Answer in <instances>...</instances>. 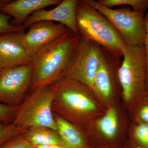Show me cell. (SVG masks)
<instances>
[{
	"mask_svg": "<svg viewBox=\"0 0 148 148\" xmlns=\"http://www.w3.org/2000/svg\"><path fill=\"white\" fill-rule=\"evenodd\" d=\"M25 30L0 35V68L9 69L31 64L33 58L22 43Z\"/></svg>",
	"mask_w": 148,
	"mask_h": 148,
	"instance_id": "cell-12",
	"label": "cell"
},
{
	"mask_svg": "<svg viewBox=\"0 0 148 148\" xmlns=\"http://www.w3.org/2000/svg\"><path fill=\"white\" fill-rule=\"evenodd\" d=\"M127 139L138 148H148V123L131 122Z\"/></svg>",
	"mask_w": 148,
	"mask_h": 148,
	"instance_id": "cell-17",
	"label": "cell"
},
{
	"mask_svg": "<svg viewBox=\"0 0 148 148\" xmlns=\"http://www.w3.org/2000/svg\"><path fill=\"white\" fill-rule=\"evenodd\" d=\"M24 137L34 146L42 145H65L58 132L45 127H35L27 130L23 133Z\"/></svg>",
	"mask_w": 148,
	"mask_h": 148,
	"instance_id": "cell-16",
	"label": "cell"
},
{
	"mask_svg": "<svg viewBox=\"0 0 148 148\" xmlns=\"http://www.w3.org/2000/svg\"><path fill=\"white\" fill-rule=\"evenodd\" d=\"M53 99L49 86L37 88L18 106L12 123L25 130L45 127L57 131L52 110Z\"/></svg>",
	"mask_w": 148,
	"mask_h": 148,
	"instance_id": "cell-6",
	"label": "cell"
},
{
	"mask_svg": "<svg viewBox=\"0 0 148 148\" xmlns=\"http://www.w3.org/2000/svg\"><path fill=\"white\" fill-rule=\"evenodd\" d=\"M119 70L121 101L128 114L146 94L147 59L145 46L126 47Z\"/></svg>",
	"mask_w": 148,
	"mask_h": 148,
	"instance_id": "cell-5",
	"label": "cell"
},
{
	"mask_svg": "<svg viewBox=\"0 0 148 148\" xmlns=\"http://www.w3.org/2000/svg\"><path fill=\"white\" fill-rule=\"evenodd\" d=\"M121 58L102 47V56L93 81V94L106 108L121 101L122 89L119 78Z\"/></svg>",
	"mask_w": 148,
	"mask_h": 148,
	"instance_id": "cell-8",
	"label": "cell"
},
{
	"mask_svg": "<svg viewBox=\"0 0 148 148\" xmlns=\"http://www.w3.org/2000/svg\"><path fill=\"white\" fill-rule=\"evenodd\" d=\"M121 148H139L134 145L128 139Z\"/></svg>",
	"mask_w": 148,
	"mask_h": 148,
	"instance_id": "cell-26",
	"label": "cell"
},
{
	"mask_svg": "<svg viewBox=\"0 0 148 148\" xmlns=\"http://www.w3.org/2000/svg\"><path fill=\"white\" fill-rule=\"evenodd\" d=\"M11 1L12 0H0V11Z\"/></svg>",
	"mask_w": 148,
	"mask_h": 148,
	"instance_id": "cell-27",
	"label": "cell"
},
{
	"mask_svg": "<svg viewBox=\"0 0 148 148\" xmlns=\"http://www.w3.org/2000/svg\"><path fill=\"white\" fill-rule=\"evenodd\" d=\"M77 24L81 36L100 45L116 57L123 56L126 45L106 16L88 4L78 0Z\"/></svg>",
	"mask_w": 148,
	"mask_h": 148,
	"instance_id": "cell-4",
	"label": "cell"
},
{
	"mask_svg": "<svg viewBox=\"0 0 148 148\" xmlns=\"http://www.w3.org/2000/svg\"><path fill=\"white\" fill-rule=\"evenodd\" d=\"M102 46L81 36L63 77L80 82L92 92L94 77L101 62Z\"/></svg>",
	"mask_w": 148,
	"mask_h": 148,
	"instance_id": "cell-9",
	"label": "cell"
},
{
	"mask_svg": "<svg viewBox=\"0 0 148 148\" xmlns=\"http://www.w3.org/2000/svg\"><path fill=\"white\" fill-rule=\"evenodd\" d=\"M131 122L148 123V94L146 93L129 114Z\"/></svg>",
	"mask_w": 148,
	"mask_h": 148,
	"instance_id": "cell-18",
	"label": "cell"
},
{
	"mask_svg": "<svg viewBox=\"0 0 148 148\" xmlns=\"http://www.w3.org/2000/svg\"><path fill=\"white\" fill-rule=\"evenodd\" d=\"M49 86L53 92V113L85 133L90 123L106 112L93 92L75 80L63 77Z\"/></svg>",
	"mask_w": 148,
	"mask_h": 148,
	"instance_id": "cell-1",
	"label": "cell"
},
{
	"mask_svg": "<svg viewBox=\"0 0 148 148\" xmlns=\"http://www.w3.org/2000/svg\"><path fill=\"white\" fill-rule=\"evenodd\" d=\"M34 73L33 63L0 71V102L18 106L30 89Z\"/></svg>",
	"mask_w": 148,
	"mask_h": 148,
	"instance_id": "cell-10",
	"label": "cell"
},
{
	"mask_svg": "<svg viewBox=\"0 0 148 148\" xmlns=\"http://www.w3.org/2000/svg\"><path fill=\"white\" fill-rule=\"evenodd\" d=\"M130 123L121 101L113 103L88 126L85 134L89 145L91 148H121L127 140Z\"/></svg>",
	"mask_w": 148,
	"mask_h": 148,
	"instance_id": "cell-3",
	"label": "cell"
},
{
	"mask_svg": "<svg viewBox=\"0 0 148 148\" xmlns=\"http://www.w3.org/2000/svg\"><path fill=\"white\" fill-rule=\"evenodd\" d=\"M145 25L147 32V37L145 45L146 59H147V64H146V80H145V87L146 93L148 94V11L145 16Z\"/></svg>",
	"mask_w": 148,
	"mask_h": 148,
	"instance_id": "cell-24",
	"label": "cell"
},
{
	"mask_svg": "<svg viewBox=\"0 0 148 148\" xmlns=\"http://www.w3.org/2000/svg\"><path fill=\"white\" fill-rule=\"evenodd\" d=\"M26 130L17 127L12 123L0 124V146L12 138L24 133Z\"/></svg>",
	"mask_w": 148,
	"mask_h": 148,
	"instance_id": "cell-20",
	"label": "cell"
},
{
	"mask_svg": "<svg viewBox=\"0 0 148 148\" xmlns=\"http://www.w3.org/2000/svg\"><path fill=\"white\" fill-rule=\"evenodd\" d=\"M98 3L104 7L111 8L119 5H128L134 11H146L148 8V0H99Z\"/></svg>",
	"mask_w": 148,
	"mask_h": 148,
	"instance_id": "cell-19",
	"label": "cell"
},
{
	"mask_svg": "<svg viewBox=\"0 0 148 148\" xmlns=\"http://www.w3.org/2000/svg\"><path fill=\"white\" fill-rule=\"evenodd\" d=\"M0 148H34L24 137L23 133L4 143Z\"/></svg>",
	"mask_w": 148,
	"mask_h": 148,
	"instance_id": "cell-23",
	"label": "cell"
},
{
	"mask_svg": "<svg viewBox=\"0 0 148 148\" xmlns=\"http://www.w3.org/2000/svg\"><path fill=\"white\" fill-rule=\"evenodd\" d=\"M25 33L22 43L27 53L33 58L49 44L63 36L68 28L63 24L42 21L32 24Z\"/></svg>",
	"mask_w": 148,
	"mask_h": 148,
	"instance_id": "cell-11",
	"label": "cell"
},
{
	"mask_svg": "<svg viewBox=\"0 0 148 148\" xmlns=\"http://www.w3.org/2000/svg\"><path fill=\"white\" fill-rule=\"evenodd\" d=\"M77 1L78 0H64L53 9L47 10L43 8L36 11L27 18L23 27L26 29L40 21H57L75 34L80 35L77 24Z\"/></svg>",
	"mask_w": 148,
	"mask_h": 148,
	"instance_id": "cell-13",
	"label": "cell"
},
{
	"mask_svg": "<svg viewBox=\"0 0 148 148\" xmlns=\"http://www.w3.org/2000/svg\"><path fill=\"white\" fill-rule=\"evenodd\" d=\"M34 148H69L65 145H55V144H50V145H42L36 146Z\"/></svg>",
	"mask_w": 148,
	"mask_h": 148,
	"instance_id": "cell-25",
	"label": "cell"
},
{
	"mask_svg": "<svg viewBox=\"0 0 148 148\" xmlns=\"http://www.w3.org/2000/svg\"><path fill=\"white\" fill-rule=\"evenodd\" d=\"M80 35L68 29L65 34L43 48L33 58L34 73L31 92L49 86L63 77L79 42Z\"/></svg>",
	"mask_w": 148,
	"mask_h": 148,
	"instance_id": "cell-2",
	"label": "cell"
},
{
	"mask_svg": "<svg viewBox=\"0 0 148 148\" xmlns=\"http://www.w3.org/2000/svg\"><path fill=\"white\" fill-rule=\"evenodd\" d=\"M61 0H16L11 1L1 12L13 17L11 21L16 26H23L27 18L33 12L47 7L58 5Z\"/></svg>",
	"mask_w": 148,
	"mask_h": 148,
	"instance_id": "cell-14",
	"label": "cell"
},
{
	"mask_svg": "<svg viewBox=\"0 0 148 148\" xmlns=\"http://www.w3.org/2000/svg\"><path fill=\"white\" fill-rule=\"evenodd\" d=\"M18 106H10L0 102V122L5 124L12 123Z\"/></svg>",
	"mask_w": 148,
	"mask_h": 148,
	"instance_id": "cell-21",
	"label": "cell"
},
{
	"mask_svg": "<svg viewBox=\"0 0 148 148\" xmlns=\"http://www.w3.org/2000/svg\"><path fill=\"white\" fill-rule=\"evenodd\" d=\"M110 21L126 46H145L147 32L145 22L146 11H134L128 7L116 9L101 5L97 1L84 0Z\"/></svg>",
	"mask_w": 148,
	"mask_h": 148,
	"instance_id": "cell-7",
	"label": "cell"
},
{
	"mask_svg": "<svg viewBox=\"0 0 148 148\" xmlns=\"http://www.w3.org/2000/svg\"><path fill=\"white\" fill-rule=\"evenodd\" d=\"M57 132L66 145L69 148H91L84 132L75 125L53 114Z\"/></svg>",
	"mask_w": 148,
	"mask_h": 148,
	"instance_id": "cell-15",
	"label": "cell"
},
{
	"mask_svg": "<svg viewBox=\"0 0 148 148\" xmlns=\"http://www.w3.org/2000/svg\"><path fill=\"white\" fill-rule=\"evenodd\" d=\"M11 17L8 14L0 12V35L25 30L23 26H16L12 24L10 21Z\"/></svg>",
	"mask_w": 148,
	"mask_h": 148,
	"instance_id": "cell-22",
	"label": "cell"
},
{
	"mask_svg": "<svg viewBox=\"0 0 148 148\" xmlns=\"http://www.w3.org/2000/svg\"><path fill=\"white\" fill-rule=\"evenodd\" d=\"M1 68H0V71H1Z\"/></svg>",
	"mask_w": 148,
	"mask_h": 148,
	"instance_id": "cell-28",
	"label": "cell"
}]
</instances>
